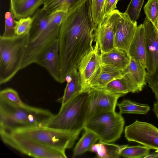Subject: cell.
Instances as JSON below:
<instances>
[{
	"instance_id": "cell-1",
	"label": "cell",
	"mask_w": 158,
	"mask_h": 158,
	"mask_svg": "<svg viewBox=\"0 0 158 158\" xmlns=\"http://www.w3.org/2000/svg\"><path fill=\"white\" fill-rule=\"evenodd\" d=\"M90 0H84L66 13L58 38L60 83L77 69L83 57L94 47L97 27L94 22Z\"/></svg>"
},
{
	"instance_id": "cell-2",
	"label": "cell",
	"mask_w": 158,
	"mask_h": 158,
	"mask_svg": "<svg viewBox=\"0 0 158 158\" xmlns=\"http://www.w3.org/2000/svg\"><path fill=\"white\" fill-rule=\"evenodd\" d=\"M25 136L45 147L65 153L73 146L81 131H73L40 126L5 129Z\"/></svg>"
},
{
	"instance_id": "cell-3",
	"label": "cell",
	"mask_w": 158,
	"mask_h": 158,
	"mask_svg": "<svg viewBox=\"0 0 158 158\" xmlns=\"http://www.w3.org/2000/svg\"><path fill=\"white\" fill-rule=\"evenodd\" d=\"M29 35L0 36V84L10 81L21 70Z\"/></svg>"
},
{
	"instance_id": "cell-4",
	"label": "cell",
	"mask_w": 158,
	"mask_h": 158,
	"mask_svg": "<svg viewBox=\"0 0 158 158\" xmlns=\"http://www.w3.org/2000/svg\"><path fill=\"white\" fill-rule=\"evenodd\" d=\"M88 92L81 93L61 106L58 112L44 122L41 126L73 131L84 129L87 120Z\"/></svg>"
},
{
	"instance_id": "cell-5",
	"label": "cell",
	"mask_w": 158,
	"mask_h": 158,
	"mask_svg": "<svg viewBox=\"0 0 158 158\" xmlns=\"http://www.w3.org/2000/svg\"><path fill=\"white\" fill-rule=\"evenodd\" d=\"M125 120L122 114L114 111L102 112L87 120L84 129L90 130L99 140L112 143L118 139L123 130Z\"/></svg>"
},
{
	"instance_id": "cell-6",
	"label": "cell",
	"mask_w": 158,
	"mask_h": 158,
	"mask_svg": "<svg viewBox=\"0 0 158 158\" xmlns=\"http://www.w3.org/2000/svg\"><path fill=\"white\" fill-rule=\"evenodd\" d=\"M66 13L59 11L52 14L51 20L47 26L37 37L29 40L21 70L35 63L40 53L58 39L60 26Z\"/></svg>"
},
{
	"instance_id": "cell-7",
	"label": "cell",
	"mask_w": 158,
	"mask_h": 158,
	"mask_svg": "<svg viewBox=\"0 0 158 158\" xmlns=\"http://www.w3.org/2000/svg\"><path fill=\"white\" fill-rule=\"evenodd\" d=\"M49 118L0 100V128L41 126Z\"/></svg>"
},
{
	"instance_id": "cell-8",
	"label": "cell",
	"mask_w": 158,
	"mask_h": 158,
	"mask_svg": "<svg viewBox=\"0 0 158 158\" xmlns=\"http://www.w3.org/2000/svg\"><path fill=\"white\" fill-rule=\"evenodd\" d=\"M0 135L7 145L23 154L37 158H66L65 153L45 147L23 135L0 128Z\"/></svg>"
},
{
	"instance_id": "cell-9",
	"label": "cell",
	"mask_w": 158,
	"mask_h": 158,
	"mask_svg": "<svg viewBox=\"0 0 158 158\" xmlns=\"http://www.w3.org/2000/svg\"><path fill=\"white\" fill-rule=\"evenodd\" d=\"M124 133L129 141L138 143L158 151V128L152 124L136 120L125 127Z\"/></svg>"
},
{
	"instance_id": "cell-10",
	"label": "cell",
	"mask_w": 158,
	"mask_h": 158,
	"mask_svg": "<svg viewBox=\"0 0 158 158\" xmlns=\"http://www.w3.org/2000/svg\"><path fill=\"white\" fill-rule=\"evenodd\" d=\"M88 92L86 121L99 113L115 110L118 99L124 95L122 94L111 93L99 88L91 89Z\"/></svg>"
},
{
	"instance_id": "cell-11",
	"label": "cell",
	"mask_w": 158,
	"mask_h": 158,
	"mask_svg": "<svg viewBox=\"0 0 158 158\" xmlns=\"http://www.w3.org/2000/svg\"><path fill=\"white\" fill-rule=\"evenodd\" d=\"M95 41L93 48L81 59L77 68L81 85V93L87 92L101 68L98 43L97 39Z\"/></svg>"
},
{
	"instance_id": "cell-12",
	"label": "cell",
	"mask_w": 158,
	"mask_h": 158,
	"mask_svg": "<svg viewBox=\"0 0 158 158\" xmlns=\"http://www.w3.org/2000/svg\"><path fill=\"white\" fill-rule=\"evenodd\" d=\"M137 27V22L132 21L125 12L117 10L114 26L115 48L128 52Z\"/></svg>"
},
{
	"instance_id": "cell-13",
	"label": "cell",
	"mask_w": 158,
	"mask_h": 158,
	"mask_svg": "<svg viewBox=\"0 0 158 158\" xmlns=\"http://www.w3.org/2000/svg\"><path fill=\"white\" fill-rule=\"evenodd\" d=\"M147 52V73L154 72L158 64V30L146 17L143 24Z\"/></svg>"
},
{
	"instance_id": "cell-14",
	"label": "cell",
	"mask_w": 158,
	"mask_h": 158,
	"mask_svg": "<svg viewBox=\"0 0 158 158\" xmlns=\"http://www.w3.org/2000/svg\"><path fill=\"white\" fill-rule=\"evenodd\" d=\"M116 10L105 16L97 27L96 39L98 41L101 53L108 52L115 48L114 26Z\"/></svg>"
},
{
	"instance_id": "cell-15",
	"label": "cell",
	"mask_w": 158,
	"mask_h": 158,
	"mask_svg": "<svg viewBox=\"0 0 158 158\" xmlns=\"http://www.w3.org/2000/svg\"><path fill=\"white\" fill-rule=\"evenodd\" d=\"M59 51L57 39L40 53L35 63L46 69L54 79L59 83L60 77Z\"/></svg>"
},
{
	"instance_id": "cell-16",
	"label": "cell",
	"mask_w": 158,
	"mask_h": 158,
	"mask_svg": "<svg viewBox=\"0 0 158 158\" xmlns=\"http://www.w3.org/2000/svg\"><path fill=\"white\" fill-rule=\"evenodd\" d=\"M101 89L111 93L125 95L129 93L140 92L143 88L138 84L130 73H124L122 77L112 81Z\"/></svg>"
},
{
	"instance_id": "cell-17",
	"label": "cell",
	"mask_w": 158,
	"mask_h": 158,
	"mask_svg": "<svg viewBox=\"0 0 158 158\" xmlns=\"http://www.w3.org/2000/svg\"><path fill=\"white\" fill-rule=\"evenodd\" d=\"M131 58L147 67V52L144 28L143 24L137 26L128 52Z\"/></svg>"
},
{
	"instance_id": "cell-18",
	"label": "cell",
	"mask_w": 158,
	"mask_h": 158,
	"mask_svg": "<svg viewBox=\"0 0 158 158\" xmlns=\"http://www.w3.org/2000/svg\"><path fill=\"white\" fill-rule=\"evenodd\" d=\"M101 65L109 66L122 71L129 65L131 57L128 52L116 48L105 53H101Z\"/></svg>"
},
{
	"instance_id": "cell-19",
	"label": "cell",
	"mask_w": 158,
	"mask_h": 158,
	"mask_svg": "<svg viewBox=\"0 0 158 158\" xmlns=\"http://www.w3.org/2000/svg\"><path fill=\"white\" fill-rule=\"evenodd\" d=\"M0 100L48 117H51L54 114L48 110L30 106L25 103L21 100L17 91L11 88H7L0 91Z\"/></svg>"
},
{
	"instance_id": "cell-20",
	"label": "cell",
	"mask_w": 158,
	"mask_h": 158,
	"mask_svg": "<svg viewBox=\"0 0 158 158\" xmlns=\"http://www.w3.org/2000/svg\"><path fill=\"white\" fill-rule=\"evenodd\" d=\"M67 82L63 96L57 101L63 106L74 98L81 93V85L77 69H74L67 77Z\"/></svg>"
},
{
	"instance_id": "cell-21",
	"label": "cell",
	"mask_w": 158,
	"mask_h": 158,
	"mask_svg": "<svg viewBox=\"0 0 158 158\" xmlns=\"http://www.w3.org/2000/svg\"><path fill=\"white\" fill-rule=\"evenodd\" d=\"M123 74V71L109 66L101 65L99 73L89 86L87 92L93 88H102L112 81L122 77Z\"/></svg>"
},
{
	"instance_id": "cell-22",
	"label": "cell",
	"mask_w": 158,
	"mask_h": 158,
	"mask_svg": "<svg viewBox=\"0 0 158 158\" xmlns=\"http://www.w3.org/2000/svg\"><path fill=\"white\" fill-rule=\"evenodd\" d=\"M127 145H118L99 140L92 146L90 152L96 153L97 157L117 158L120 157L121 150Z\"/></svg>"
},
{
	"instance_id": "cell-23",
	"label": "cell",
	"mask_w": 158,
	"mask_h": 158,
	"mask_svg": "<svg viewBox=\"0 0 158 158\" xmlns=\"http://www.w3.org/2000/svg\"><path fill=\"white\" fill-rule=\"evenodd\" d=\"M84 0H43L42 9L52 14L59 11L67 12Z\"/></svg>"
},
{
	"instance_id": "cell-24",
	"label": "cell",
	"mask_w": 158,
	"mask_h": 158,
	"mask_svg": "<svg viewBox=\"0 0 158 158\" xmlns=\"http://www.w3.org/2000/svg\"><path fill=\"white\" fill-rule=\"evenodd\" d=\"M81 137L74 147L73 157L74 158L87 151L90 152L93 146L99 140L98 136L93 132L85 129Z\"/></svg>"
},
{
	"instance_id": "cell-25",
	"label": "cell",
	"mask_w": 158,
	"mask_h": 158,
	"mask_svg": "<svg viewBox=\"0 0 158 158\" xmlns=\"http://www.w3.org/2000/svg\"><path fill=\"white\" fill-rule=\"evenodd\" d=\"M146 68L139 62L131 57L128 66L123 71L124 73H130L138 84L143 88L146 85L147 73Z\"/></svg>"
},
{
	"instance_id": "cell-26",
	"label": "cell",
	"mask_w": 158,
	"mask_h": 158,
	"mask_svg": "<svg viewBox=\"0 0 158 158\" xmlns=\"http://www.w3.org/2000/svg\"><path fill=\"white\" fill-rule=\"evenodd\" d=\"M121 114H146L150 110L149 106L129 100H124L117 104Z\"/></svg>"
},
{
	"instance_id": "cell-27",
	"label": "cell",
	"mask_w": 158,
	"mask_h": 158,
	"mask_svg": "<svg viewBox=\"0 0 158 158\" xmlns=\"http://www.w3.org/2000/svg\"><path fill=\"white\" fill-rule=\"evenodd\" d=\"M150 149L145 146H128L124 148L120 153L121 156L127 158H144L149 154Z\"/></svg>"
},
{
	"instance_id": "cell-28",
	"label": "cell",
	"mask_w": 158,
	"mask_h": 158,
	"mask_svg": "<svg viewBox=\"0 0 158 158\" xmlns=\"http://www.w3.org/2000/svg\"><path fill=\"white\" fill-rule=\"evenodd\" d=\"M105 0H92L91 8L93 19L97 27L104 18V10Z\"/></svg>"
},
{
	"instance_id": "cell-29",
	"label": "cell",
	"mask_w": 158,
	"mask_h": 158,
	"mask_svg": "<svg viewBox=\"0 0 158 158\" xmlns=\"http://www.w3.org/2000/svg\"><path fill=\"white\" fill-rule=\"evenodd\" d=\"M144 10L146 17L156 27L158 22V0H148Z\"/></svg>"
},
{
	"instance_id": "cell-30",
	"label": "cell",
	"mask_w": 158,
	"mask_h": 158,
	"mask_svg": "<svg viewBox=\"0 0 158 158\" xmlns=\"http://www.w3.org/2000/svg\"><path fill=\"white\" fill-rule=\"evenodd\" d=\"M33 22L32 16L22 18L15 20V33L21 35L29 34Z\"/></svg>"
},
{
	"instance_id": "cell-31",
	"label": "cell",
	"mask_w": 158,
	"mask_h": 158,
	"mask_svg": "<svg viewBox=\"0 0 158 158\" xmlns=\"http://www.w3.org/2000/svg\"><path fill=\"white\" fill-rule=\"evenodd\" d=\"M144 0H131L125 12L134 22L138 19Z\"/></svg>"
},
{
	"instance_id": "cell-32",
	"label": "cell",
	"mask_w": 158,
	"mask_h": 158,
	"mask_svg": "<svg viewBox=\"0 0 158 158\" xmlns=\"http://www.w3.org/2000/svg\"><path fill=\"white\" fill-rule=\"evenodd\" d=\"M5 27L3 36L9 37L16 35L15 33V20L10 11L6 12L5 15Z\"/></svg>"
},
{
	"instance_id": "cell-33",
	"label": "cell",
	"mask_w": 158,
	"mask_h": 158,
	"mask_svg": "<svg viewBox=\"0 0 158 158\" xmlns=\"http://www.w3.org/2000/svg\"><path fill=\"white\" fill-rule=\"evenodd\" d=\"M147 82L154 93L157 102H158V64L153 72L147 73Z\"/></svg>"
},
{
	"instance_id": "cell-34",
	"label": "cell",
	"mask_w": 158,
	"mask_h": 158,
	"mask_svg": "<svg viewBox=\"0 0 158 158\" xmlns=\"http://www.w3.org/2000/svg\"><path fill=\"white\" fill-rule=\"evenodd\" d=\"M119 0H105L104 10V17L110 14L116 8L117 4Z\"/></svg>"
},
{
	"instance_id": "cell-35",
	"label": "cell",
	"mask_w": 158,
	"mask_h": 158,
	"mask_svg": "<svg viewBox=\"0 0 158 158\" xmlns=\"http://www.w3.org/2000/svg\"><path fill=\"white\" fill-rule=\"evenodd\" d=\"M10 10L18 8L24 5L31 0H9Z\"/></svg>"
},
{
	"instance_id": "cell-36",
	"label": "cell",
	"mask_w": 158,
	"mask_h": 158,
	"mask_svg": "<svg viewBox=\"0 0 158 158\" xmlns=\"http://www.w3.org/2000/svg\"><path fill=\"white\" fill-rule=\"evenodd\" d=\"M153 110L158 118V102H156L154 104Z\"/></svg>"
},
{
	"instance_id": "cell-37",
	"label": "cell",
	"mask_w": 158,
	"mask_h": 158,
	"mask_svg": "<svg viewBox=\"0 0 158 158\" xmlns=\"http://www.w3.org/2000/svg\"><path fill=\"white\" fill-rule=\"evenodd\" d=\"M158 157V151H156L155 152L153 153L148 154L144 158H157Z\"/></svg>"
},
{
	"instance_id": "cell-38",
	"label": "cell",
	"mask_w": 158,
	"mask_h": 158,
	"mask_svg": "<svg viewBox=\"0 0 158 158\" xmlns=\"http://www.w3.org/2000/svg\"><path fill=\"white\" fill-rule=\"evenodd\" d=\"M156 28H157V30H158V23H157Z\"/></svg>"
}]
</instances>
